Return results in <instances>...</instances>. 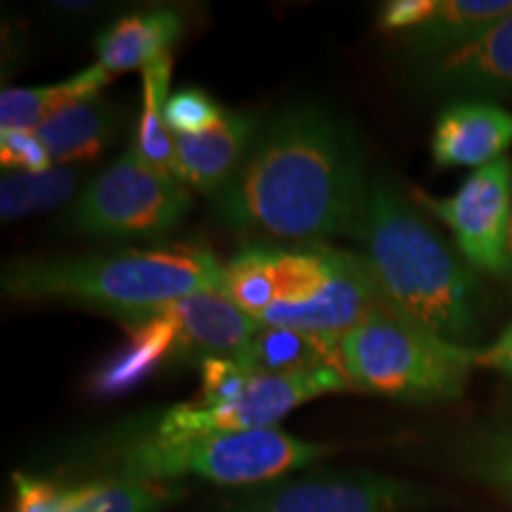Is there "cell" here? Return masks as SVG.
Here are the masks:
<instances>
[{"label": "cell", "mask_w": 512, "mask_h": 512, "mask_svg": "<svg viewBox=\"0 0 512 512\" xmlns=\"http://www.w3.org/2000/svg\"><path fill=\"white\" fill-rule=\"evenodd\" d=\"M181 34V12L169 8L128 12L95 38L98 64L112 76L145 69L162 55H169Z\"/></svg>", "instance_id": "9a60e30c"}, {"label": "cell", "mask_w": 512, "mask_h": 512, "mask_svg": "<svg viewBox=\"0 0 512 512\" xmlns=\"http://www.w3.org/2000/svg\"><path fill=\"white\" fill-rule=\"evenodd\" d=\"M256 133L247 114L226 110L223 119L200 136H176V176L183 185L216 195L247 157Z\"/></svg>", "instance_id": "5bb4252c"}, {"label": "cell", "mask_w": 512, "mask_h": 512, "mask_svg": "<svg viewBox=\"0 0 512 512\" xmlns=\"http://www.w3.org/2000/svg\"><path fill=\"white\" fill-rule=\"evenodd\" d=\"M330 453V446L292 437L278 427L256 432H221L185 439L128 434L102 456L105 477L183 484L197 477L221 486L266 484L292 475Z\"/></svg>", "instance_id": "5b68a950"}, {"label": "cell", "mask_w": 512, "mask_h": 512, "mask_svg": "<svg viewBox=\"0 0 512 512\" xmlns=\"http://www.w3.org/2000/svg\"><path fill=\"white\" fill-rule=\"evenodd\" d=\"M169 81H171V53L162 55L150 67H145L143 83V117H140L136 145L140 159L152 164L164 174L176 176V145L174 136L164 124V105L169 100ZM178 178V176H176Z\"/></svg>", "instance_id": "7402d4cb"}, {"label": "cell", "mask_w": 512, "mask_h": 512, "mask_svg": "<svg viewBox=\"0 0 512 512\" xmlns=\"http://www.w3.org/2000/svg\"><path fill=\"white\" fill-rule=\"evenodd\" d=\"M117 107L102 95L76 100L62 107L36 128L55 164H79L100 157L117 138Z\"/></svg>", "instance_id": "e0dca14e"}, {"label": "cell", "mask_w": 512, "mask_h": 512, "mask_svg": "<svg viewBox=\"0 0 512 512\" xmlns=\"http://www.w3.org/2000/svg\"><path fill=\"white\" fill-rule=\"evenodd\" d=\"M15 505L12 512H62L67 503L69 486L48 479L15 472Z\"/></svg>", "instance_id": "484cf974"}, {"label": "cell", "mask_w": 512, "mask_h": 512, "mask_svg": "<svg viewBox=\"0 0 512 512\" xmlns=\"http://www.w3.org/2000/svg\"><path fill=\"white\" fill-rule=\"evenodd\" d=\"M512 12V0H437L427 22L401 36L411 64L434 60L484 34Z\"/></svg>", "instance_id": "2e32d148"}, {"label": "cell", "mask_w": 512, "mask_h": 512, "mask_svg": "<svg viewBox=\"0 0 512 512\" xmlns=\"http://www.w3.org/2000/svg\"><path fill=\"white\" fill-rule=\"evenodd\" d=\"M226 266L200 245L17 259L3 268L12 299H62L138 323L178 299L223 292Z\"/></svg>", "instance_id": "277c9868"}, {"label": "cell", "mask_w": 512, "mask_h": 512, "mask_svg": "<svg viewBox=\"0 0 512 512\" xmlns=\"http://www.w3.org/2000/svg\"><path fill=\"white\" fill-rule=\"evenodd\" d=\"M382 304L463 349H482V290L460 256L387 176L373 178L358 226Z\"/></svg>", "instance_id": "7a4b0ae2"}, {"label": "cell", "mask_w": 512, "mask_h": 512, "mask_svg": "<svg viewBox=\"0 0 512 512\" xmlns=\"http://www.w3.org/2000/svg\"><path fill=\"white\" fill-rule=\"evenodd\" d=\"M259 328L223 292H200L138 320L133 332L157 368L169 363L200 368L211 358L238 361Z\"/></svg>", "instance_id": "30bf717a"}, {"label": "cell", "mask_w": 512, "mask_h": 512, "mask_svg": "<svg viewBox=\"0 0 512 512\" xmlns=\"http://www.w3.org/2000/svg\"><path fill=\"white\" fill-rule=\"evenodd\" d=\"M112 79L114 76L95 62L93 67L74 74L72 79L53 83V86L5 88L0 93V128L36 131L43 121L60 112L62 107L98 95Z\"/></svg>", "instance_id": "d6986e66"}, {"label": "cell", "mask_w": 512, "mask_h": 512, "mask_svg": "<svg viewBox=\"0 0 512 512\" xmlns=\"http://www.w3.org/2000/svg\"><path fill=\"white\" fill-rule=\"evenodd\" d=\"M458 467L465 475L512 501V425H484L456 444Z\"/></svg>", "instance_id": "603a6c76"}, {"label": "cell", "mask_w": 512, "mask_h": 512, "mask_svg": "<svg viewBox=\"0 0 512 512\" xmlns=\"http://www.w3.org/2000/svg\"><path fill=\"white\" fill-rule=\"evenodd\" d=\"M190 192L128 150L93 178L69 211V228L102 238H159L181 226L190 211Z\"/></svg>", "instance_id": "ba28073f"}, {"label": "cell", "mask_w": 512, "mask_h": 512, "mask_svg": "<svg viewBox=\"0 0 512 512\" xmlns=\"http://www.w3.org/2000/svg\"><path fill=\"white\" fill-rule=\"evenodd\" d=\"M411 67L415 86L430 95L458 100L512 95V12L465 46Z\"/></svg>", "instance_id": "7c38bea8"}, {"label": "cell", "mask_w": 512, "mask_h": 512, "mask_svg": "<svg viewBox=\"0 0 512 512\" xmlns=\"http://www.w3.org/2000/svg\"><path fill=\"white\" fill-rule=\"evenodd\" d=\"M512 147V112L494 100H456L434 121L432 159L441 169H482Z\"/></svg>", "instance_id": "4fadbf2b"}, {"label": "cell", "mask_w": 512, "mask_h": 512, "mask_svg": "<svg viewBox=\"0 0 512 512\" xmlns=\"http://www.w3.org/2000/svg\"><path fill=\"white\" fill-rule=\"evenodd\" d=\"M437 494L375 470H313L247 486L216 512H418Z\"/></svg>", "instance_id": "9c48e42d"}, {"label": "cell", "mask_w": 512, "mask_h": 512, "mask_svg": "<svg viewBox=\"0 0 512 512\" xmlns=\"http://www.w3.org/2000/svg\"><path fill=\"white\" fill-rule=\"evenodd\" d=\"M226 114V107L211 100L202 88H183L169 95L164 105V124L171 136H200L214 128Z\"/></svg>", "instance_id": "cb8c5ba5"}, {"label": "cell", "mask_w": 512, "mask_h": 512, "mask_svg": "<svg viewBox=\"0 0 512 512\" xmlns=\"http://www.w3.org/2000/svg\"><path fill=\"white\" fill-rule=\"evenodd\" d=\"M477 368H489L512 382V323L489 347L477 351Z\"/></svg>", "instance_id": "83f0119b"}, {"label": "cell", "mask_w": 512, "mask_h": 512, "mask_svg": "<svg viewBox=\"0 0 512 512\" xmlns=\"http://www.w3.org/2000/svg\"><path fill=\"white\" fill-rule=\"evenodd\" d=\"M508 275L512 278V214H510V230H508Z\"/></svg>", "instance_id": "f1b7e54d"}, {"label": "cell", "mask_w": 512, "mask_h": 512, "mask_svg": "<svg viewBox=\"0 0 512 512\" xmlns=\"http://www.w3.org/2000/svg\"><path fill=\"white\" fill-rule=\"evenodd\" d=\"M368 190L354 128L294 102L256 126L240 169L209 200L223 226L302 245L354 235Z\"/></svg>", "instance_id": "6da1fadb"}, {"label": "cell", "mask_w": 512, "mask_h": 512, "mask_svg": "<svg viewBox=\"0 0 512 512\" xmlns=\"http://www.w3.org/2000/svg\"><path fill=\"white\" fill-rule=\"evenodd\" d=\"M238 363L259 375H309L337 370V339L285 328H259Z\"/></svg>", "instance_id": "ac0fdd59"}, {"label": "cell", "mask_w": 512, "mask_h": 512, "mask_svg": "<svg viewBox=\"0 0 512 512\" xmlns=\"http://www.w3.org/2000/svg\"><path fill=\"white\" fill-rule=\"evenodd\" d=\"M79 171L74 166L55 164L41 174L29 171H3L0 181V219L19 221L62 207L74 197L79 185Z\"/></svg>", "instance_id": "44dd1931"}, {"label": "cell", "mask_w": 512, "mask_h": 512, "mask_svg": "<svg viewBox=\"0 0 512 512\" xmlns=\"http://www.w3.org/2000/svg\"><path fill=\"white\" fill-rule=\"evenodd\" d=\"M477 351L456 347L399 313L375 309L337 339V370L349 392L413 403L453 401L477 368Z\"/></svg>", "instance_id": "8992f818"}, {"label": "cell", "mask_w": 512, "mask_h": 512, "mask_svg": "<svg viewBox=\"0 0 512 512\" xmlns=\"http://www.w3.org/2000/svg\"><path fill=\"white\" fill-rule=\"evenodd\" d=\"M456 238L460 256L477 271L508 273V230L512 214V162L508 157L482 166L451 197H430L415 190Z\"/></svg>", "instance_id": "8fae6325"}, {"label": "cell", "mask_w": 512, "mask_h": 512, "mask_svg": "<svg viewBox=\"0 0 512 512\" xmlns=\"http://www.w3.org/2000/svg\"><path fill=\"white\" fill-rule=\"evenodd\" d=\"M202 389L195 401L178 403L155 422L131 434L157 439H185L221 432L273 430L287 413L325 394L349 392L339 370L309 375H259L230 358H211L200 366Z\"/></svg>", "instance_id": "52a82bcc"}, {"label": "cell", "mask_w": 512, "mask_h": 512, "mask_svg": "<svg viewBox=\"0 0 512 512\" xmlns=\"http://www.w3.org/2000/svg\"><path fill=\"white\" fill-rule=\"evenodd\" d=\"M437 8V0H392L380 10V29L387 34H408L422 22H427Z\"/></svg>", "instance_id": "4316f807"}, {"label": "cell", "mask_w": 512, "mask_h": 512, "mask_svg": "<svg viewBox=\"0 0 512 512\" xmlns=\"http://www.w3.org/2000/svg\"><path fill=\"white\" fill-rule=\"evenodd\" d=\"M185 486L152 479L100 477L69 486L62 512H162L181 501Z\"/></svg>", "instance_id": "ffe728a7"}, {"label": "cell", "mask_w": 512, "mask_h": 512, "mask_svg": "<svg viewBox=\"0 0 512 512\" xmlns=\"http://www.w3.org/2000/svg\"><path fill=\"white\" fill-rule=\"evenodd\" d=\"M0 162L5 171H29V174H41L55 166L48 147L36 136V131H15V128H0Z\"/></svg>", "instance_id": "d4e9b609"}, {"label": "cell", "mask_w": 512, "mask_h": 512, "mask_svg": "<svg viewBox=\"0 0 512 512\" xmlns=\"http://www.w3.org/2000/svg\"><path fill=\"white\" fill-rule=\"evenodd\" d=\"M223 266V294L261 328L339 339L368 313L387 309L361 254L328 242H261Z\"/></svg>", "instance_id": "3957f363"}]
</instances>
